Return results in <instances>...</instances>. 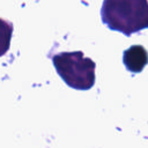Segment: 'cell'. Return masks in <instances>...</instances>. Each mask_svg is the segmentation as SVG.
Here are the masks:
<instances>
[{
	"label": "cell",
	"mask_w": 148,
	"mask_h": 148,
	"mask_svg": "<svg viewBox=\"0 0 148 148\" xmlns=\"http://www.w3.org/2000/svg\"><path fill=\"white\" fill-rule=\"evenodd\" d=\"M101 16L109 29L131 36L148 28V0H104Z\"/></svg>",
	"instance_id": "obj_1"
},
{
	"label": "cell",
	"mask_w": 148,
	"mask_h": 148,
	"mask_svg": "<svg viewBox=\"0 0 148 148\" xmlns=\"http://www.w3.org/2000/svg\"><path fill=\"white\" fill-rule=\"evenodd\" d=\"M53 66L64 82L77 90H88L95 84L96 64L81 51L60 52L52 57Z\"/></svg>",
	"instance_id": "obj_2"
},
{
	"label": "cell",
	"mask_w": 148,
	"mask_h": 148,
	"mask_svg": "<svg viewBox=\"0 0 148 148\" xmlns=\"http://www.w3.org/2000/svg\"><path fill=\"white\" fill-rule=\"evenodd\" d=\"M123 61L126 69L132 73H140L148 64V52L141 45H132L124 51Z\"/></svg>",
	"instance_id": "obj_3"
},
{
	"label": "cell",
	"mask_w": 148,
	"mask_h": 148,
	"mask_svg": "<svg viewBox=\"0 0 148 148\" xmlns=\"http://www.w3.org/2000/svg\"><path fill=\"white\" fill-rule=\"evenodd\" d=\"M13 36V24L3 18H0V57L5 56L10 46Z\"/></svg>",
	"instance_id": "obj_4"
}]
</instances>
